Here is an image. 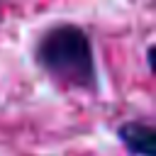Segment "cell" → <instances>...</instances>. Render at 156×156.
Instances as JSON below:
<instances>
[{
  "instance_id": "6da1fadb",
  "label": "cell",
  "mask_w": 156,
  "mask_h": 156,
  "mask_svg": "<svg viewBox=\"0 0 156 156\" xmlns=\"http://www.w3.org/2000/svg\"><path fill=\"white\" fill-rule=\"evenodd\" d=\"M37 58L56 80L76 88L95 85V56L88 34L76 24H58L49 29L37 46Z\"/></svg>"
},
{
  "instance_id": "7a4b0ae2",
  "label": "cell",
  "mask_w": 156,
  "mask_h": 156,
  "mask_svg": "<svg viewBox=\"0 0 156 156\" xmlns=\"http://www.w3.org/2000/svg\"><path fill=\"white\" fill-rule=\"evenodd\" d=\"M119 139L122 144L136 154V156H154L156 151V132L149 122H124L119 127Z\"/></svg>"
}]
</instances>
